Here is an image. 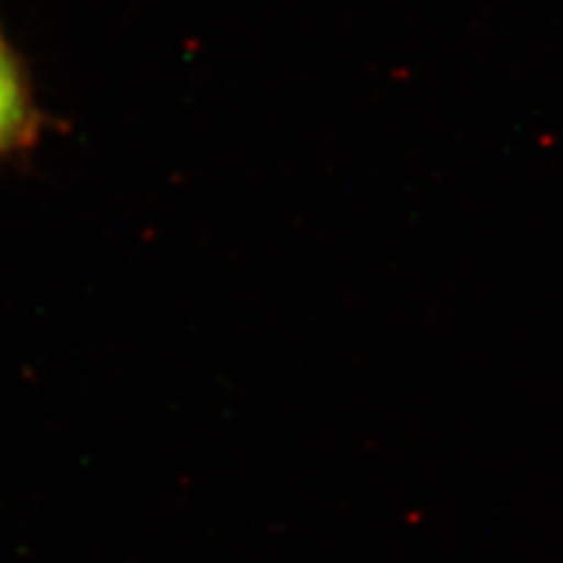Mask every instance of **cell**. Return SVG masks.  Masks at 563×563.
<instances>
[{
	"mask_svg": "<svg viewBox=\"0 0 563 563\" xmlns=\"http://www.w3.org/2000/svg\"><path fill=\"white\" fill-rule=\"evenodd\" d=\"M34 125L37 115H34L24 70L0 37V154L24 146L32 139Z\"/></svg>",
	"mask_w": 563,
	"mask_h": 563,
	"instance_id": "obj_1",
	"label": "cell"
}]
</instances>
